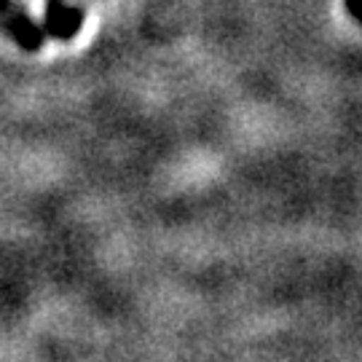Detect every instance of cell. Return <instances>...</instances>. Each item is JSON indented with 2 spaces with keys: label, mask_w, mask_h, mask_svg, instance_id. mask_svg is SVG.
<instances>
[{
  "label": "cell",
  "mask_w": 362,
  "mask_h": 362,
  "mask_svg": "<svg viewBox=\"0 0 362 362\" xmlns=\"http://www.w3.org/2000/svg\"><path fill=\"white\" fill-rule=\"evenodd\" d=\"M0 27L11 35L22 52H38L46 40L43 27L33 22V16L16 0H0Z\"/></svg>",
  "instance_id": "obj_1"
},
{
  "label": "cell",
  "mask_w": 362,
  "mask_h": 362,
  "mask_svg": "<svg viewBox=\"0 0 362 362\" xmlns=\"http://www.w3.org/2000/svg\"><path fill=\"white\" fill-rule=\"evenodd\" d=\"M83 27V8L67 6L65 0H49L43 16V33L54 40L76 38Z\"/></svg>",
  "instance_id": "obj_2"
},
{
  "label": "cell",
  "mask_w": 362,
  "mask_h": 362,
  "mask_svg": "<svg viewBox=\"0 0 362 362\" xmlns=\"http://www.w3.org/2000/svg\"><path fill=\"white\" fill-rule=\"evenodd\" d=\"M344 6H346V11L349 16L362 27V0H344Z\"/></svg>",
  "instance_id": "obj_3"
}]
</instances>
